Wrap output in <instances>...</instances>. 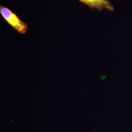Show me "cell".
Masks as SVG:
<instances>
[{"label": "cell", "instance_id": "cell-1", "mask_svg": "<svg viewBox=\"0 0 132 132\" xmlns=\"http://www.w3.org/2000/svg\"><path fill=\"white\" fill-rule=\"evenodd\" d=\"M0 14L5 21L18 33L24 35L28 29V24L11 10L2 5H0Z\"/></svg>", "mask_w": 132, "mask_h": 132}, {"label": "cell", "instance_id": "cell-2", "mask_svg": "<svg viewBox=\"0 0 132 132\" xmlns=\"http://www.w3.org/2000/svg\"><path fill=\"white\" fill-rule=\"evenodd\" d=\"M52 1V0H51ZM80 2L87 5L91 10H98L102 11L106 9L110 11L114 10L113 5L109 0H78Z\"/></svg>", "mask_w": 132, "mask_h": 132}]
</instances>
